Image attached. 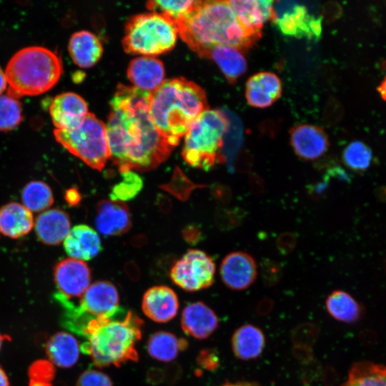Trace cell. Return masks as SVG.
I'll return each mask as SVG.
<instances>
[{"mask_svg":"<svg viewBox=\"0 0 386 386\" xmlns=\"http://www.w3.org/2000/svg\"><path fill=\"white\" fill-rule=\"evenodd\" d=\"M28 375L29 386H52L54 365L49 360H37L29 366Z\"/></svg>","mask_w":386,"mask_h":386,"instance_id":"obj_37","label":"cell"},{"mask_svg":"<svg viewBox=\"0 0 386 386\" xmlns=\"http://www.w3.org/2000/svg\"><path fill=\"white\" fill-rule=\"evenodd\" d=\"M215 195L222 202H227L231 198V192L228 187L219 186L216 188Z\"/></svg>","mask_w":386,"mask_h":386,"instance_id":"obj_47","label":"cell"},{"mask_svg":"<svg viewBox=\"0 0 386 386\" xmlns=\"http://www.w3.org/2000/svg\"><path fill=\"white\" fill-rule=\"evenodd\" d=\"M197 1H150L147 7L152 12L162 14L175 23L186 16L194 7Z\"/></svg>","mask_w":386,"mask_h":386,"instance_id":"obj_35","label":"cell"},{"mask_svg":"<svg viewBox=\"0 0 386 386\" xmlns=\"http://www.w3.org/2000/svg\"><path fill=\"white\" fill-rule=\"evenodd\" d=\"M377 91L381 97L386 101V76L377 87Z\"/></svg>","mask_w":386,"mask_h":386,"instance_id":"obj_54","label":"cell"},{"mask_svg":"<svg viewBox=\"0 0 386 386\" xmlns=\"http://www.w3.org/2000/svg\"><path fill=\"white\" fill-rule=\"evenodd\" d=\"M68 49L74 63L84 69L96 64L103 54V46L99 38L85 30L76 31L71 36Z\"/></svg>","mask_w":386,"mask_h":386,"instance_id":"obj_24","label":"cell"},{"mask_svg":"<svg viewBox=\"0 0 386 386\" xmlns=\"http://www.w3.org/2000/svg\"><path fill=\"white\" fill-rule=\"evenodd\" d=\"M94 222L104 236L121 235L131 227V214L124 202L103 199L97 204Z\"/></svg>","mask_w":386,"mask_h":386,"instance_id":"obj_16","label":"cell"},{"mask_svg":"<svg viewBox=\"0 0 386 386\" xmlns=\"http://www.w3.org/2000/svg\"><path fill=\"white\" fill-rule=\"evenodd\" d=\"M344 164L356 172H365L372 160L371 149L361 141L350 142L342 152Z\"/></svg>","mask_w":386,"mask_h":386,"instance_id":"obj_33","label":"cell"},{"mask_svg":"<svg viewBox=\"0 0 386 386\" xmlns=\"http://www.w3.org/2000/svg\"><path fill=\"white\" fill-rule=\"evenodd\" d=\"M290 144L296 155L305 161L319 159L329 148V140L325 131L307 124L297 125L291 129Z\"/></svg>","mask_w":386,"mask_h":386,"instance_id":"obj_15","label":"cell"},{"mask_svg":"<svg viewBox=\"0 0 386 386\" xmlns=\"http://www.w3.org/2000/svg\"><path fill=\"white\" fill-rule=\"evenodd\" d=\"M22 120V106L19 99L9 94L0 95V131L12 130Z\"/></svg>","mask_w":386,"mask_h":386,"instance_id":"obj_34","label":"cell"},{"mask_svg":"<svg viewBox=\"0 0 386 386\" xmlns=\"http://www.w3.org/2000/svg\"><path fill=\"white\" fill-rule=\"evenodd\" d=\"M200 230L194 227H189L184 232V237L189 242H197L200 239Z\"/></svg>","mask_w":386,"mask_h":386,"instance_id":"obj_48","label":"cell"},{"mask_svg":"<svg viewBox=\"0 0 386 386\" xmlns=\"http://www.w3.org/2000/svg\"><path fill=\"white\" fill-rule=\"evenodd\" d=\"M88 113L85 100L71 91L56 95L49 107V114L56 129L69 130L78 127Z\"/></svg>","mask_w":386,"mask_h":386,"instance_id":"obj_14","label":"cell"},{"mask_svg":"<svg viewBox=\"0 0 386 386\" xmlns=\"http://www.w3.org/2000/svg\"><path fill=\"white\" fill-rule=\"evenodd\" d=\"M76 386H112L110 377L98 370H89L79 377Z\"/></svg>","mask_w":386,"mask_h":386,"instance_id":"obj_39","label":"cell"},{"mask_svg":"<svg viewBox=\"0 0 386 386\" xmlns=\"http://www.w3.org/2000/svg\"><path fill=\"white\" fill-rule=\"evenodd\" d=\"M251 187L257 193L262 192L264 189L263 181L260 177H250Z\"/></svg>","mask_w":386,"mask_h":386,"instance_id":"obj_51","label":"cell"},{"mask_svg":"<svg viewBox=\"0 0 386 386\" xmlns=\"http://www.w3.org/2000/svg\"><path fill=\"white\" fill-rule=\"evenodd\" d=\"M24 206L31 212H42L54 203V196L49 186L41 181L27 183L21 192Z\"/></svg>","mask_w":386,"mask_h":386,"instance_id":"obj_32","label":"cell"},{"mask_svg":"<svg viewBox=\"0 0 386 386\" xmlns=\"http://www.w3.org/2000/svg\"><path fill=\"white\" fill-rule=\"evenodd\" d=\"M143 325L142 320L132 311L119 307L86 324L80 334L86 338L81 350L99 367L137 362L136 345L142 337Z\"/></svg>","mask_w":386,"mask_h":386,"instance_id":"obj_3","label":"cell"},{"mask_svg":"<svg viewBox=\"0 0 386 386\" xmlns=\"http://www.w3.org/2000/svg\"><path fill=\"white\" fill-rule=\"evenodd\" d=\"M80 346L77 340L70 333L59 332L47 341L46 353L49 360L62 368L74 366L79 360Z\"/></svg>","mask_w":386,"mask_h":386,"instance_id":"obj_27","label":"cell"},{"mask_svg":"<svg viewBox=\"0 0 386 386\" xmlns=\"http://www.w3.org/2000/svg\"><path fill=\"white\" fill-rule=\"evenodd\" d=\"M148 382L156 385L162 382L165 378L164 372L159 368L150 369L147 372Z\"/></svg>","mask_w":386,"mask_h":386,"instance_id":"obj_45","label":"cell"},{"mask_svg":"<svg viewBox=\"0 0 386 386\" xmlns=\"http://www.w3.org/2000/svg\"><path fill=\"white\" fill-rule=\"evenodd\" d=\"M273 302L270 299H264L259 302L257 311L261 315H264L269 312L272 308Z\"/></svg>","mask_w":386,"mask_h":386,"instance_id":"obj_49","label":"cell"},{"mask_svg":"<svg viewBox=\"0 0 386 386\" xmlns=\"http://www.w3.org/2000/svg\"><path fill=\"white\" fill-rule=\"evenodd\" d=\"M219 320L212 309L202 302L187 305L182 311L181 327L188 335L203 340L218 327Z\"/></svg>","mask_w":386,"mask_h":386,"instance_id":"obj_19","label":"cell"},{"mask_svg":"<svg viewBox=\"0 0 386 386\" xmlns=\"http://www.w3.org/2000/svg\"><path fill=\"white\" fill-rule=\"evenodd\" d=\"M142 308L144 315L157 322H167L173 319L179 309L178 297L167 286L150 287L144 294Z\"/></svg>","mask_w":386,"mask_h":386,"instance_id":"obj_17","label":"cell"},{"mask_svg":"<svg viewBox=\"0 0 386 386\" xmlns=\"http://www.w3.org/2000/svg\"><path fill=\"white\" fill-rule=\"evenodd\" d=\"M202 57L212 59L229 82H234L247 70V61L242 51L231 46H212Z\"/></svg>","mask_w":386,"mask_h":386,"instance_id":"obj_28","label":"cell"},{"mask_svg":"<svg viewBox=\"0 0 386 386\" xmlns=\"http://www.w3.org/2000/svg\"><path fill=\"white\" fill-rule=\"evenodd\" d=\"M282 82L274 73L262 71L249 78L246 84L245 96L249 105L266 108L274 103L281 96Z\"/></svg>","mask_w":386,"mask_h":386,"instance_id":"obj_20","label":"cell"},{"mask_svg":"<svg viewBox=\"0 0 386 386\" xmlns=\"http://www.w3.org/2000/svg\"><path fill=\"white\" fill-rule=\"evenodd\" d=\"M178 36L174 21L150 11L135 15L127 21L122 46L128 54L154 56L172 50Z\"/></svg>","mask_w":386,"mask_h":386,"instance_id":"obj_7","label":"cell"},{"mask_svg":"<svg viewBox=\"0 0 386 386\" xmlns=\"http://www.w3.org/2000/svg\"><path fill=\"white\" fill-rule=\"evenodd\" d=\"M69 215L59 209L41 212L35 221V232L40 242L56 245L65 239L70 231Z\"/></svg>","mask_w":386,"mask_h":386,"instance_id":"obj_23","label":"cell"},{"mask_svg":"<svg viewBox=\"0 0 386 386\" xmlns=\"http://www.w3.org/2000/svg\"><path fill=\"white\" fill-rule=\"evenodd\" d=\"M208 109L205 91L182 77L164 80L149 97L151 120L158 132L174 147L192 122Z\"/></svg>","mask_w":386,"mask_h":386,"instance_id":"obj_4","label":"cell"},{"mask_svg":"<svg viewBox=\"0 0 386 386\" xmlns=\"http://www.w3.org/2000/svg\"><path fill=\"white\" fill-rule=\"evenodd\" d=\"M262 274L264 279L269 283H275L280 278V268L272 262L267 261L262 265Z\"/></svg>","mask_w":386,"mask_h":386,"instance_id":"obj_43","label":"cell"},{"mask_svg":"<svg viewBox=\"0 0 386 386\" xmlns=\"http://www.w3.org/2000/svg\"><path fill=\"white\" fill-rule=\"evenodd\" d=\"M292 352L297 360L302 362H308L313 358L312 347L294 345Z\"/></svg>","mask_w":386,"mask_h":386,"instance_id":"obj_44","label":"cell"},{"mask_svg":"<svg viewBox=\"0 0 386 386\" xmlns=\"http://www.w3.org/2000/svg\"><path fill=\"white\" fill-rule=\"evenodd\" d=\"M54 279L59 292L58 297L66 300L81 297L91 281V270L81 260L66 258L54 268Z\"/></svg>","mask_w":386,"mask_h":386,"instance_id":"obj_12","label":"cell"},{"mask_svg":"<svg viewBox=\"0 0 386 386\" xmlns=\"http://www.w3.org/2000/svg\"><path fill=\"white\" fill-rule=\"evenodd\" d=\"M62 71V61L53 51L40 46L24 47L6 65L7 94L18 99L41 94L55 86Z\"/></svg>","mask_w":386,"mask_h":386,"instance_id":"obj_5","label":"cell"},{"mask_svg":"<svg viewBox=\"0 0 386 386\" xmlns=\"http://www.w3.org/2000/svg\"><path fill=\"white\" fill-rule=\"evenodd\" d=\"M34 217L23 204L9 202L0 208V232L10 238L26 235L33 228Z\"/></svg>","mask_w":386,"mask_h":386,"instance_id":"obj_26","label":"cell"},{"mask_svg":"<svg viewBox=\"0 0 386 386\" xmlns=\"http://www.w3.org/2000/svg\"><path fill=\"white\" fill-rule=\"evenodd\" d=\"M342 386H386V366L365 361L356 362Z\"/></svg>","mask_w":386,"mask_h":386,"instance_id":"obj_31","label":"cell"},{"mask_svg":"<svg viewBox=\"0 0 386 386\" xmlns=\"http://www.w3.org/2000/svg\"><path fill=\"white\" fill-rule=\"evenodd\" d=\"M297 237L291 232H284L277 239V247L284 254L292 252L297 244Z\"/></svg>","mask_w":386,"mask_h":386,"instance_id":"obj_42","label":"cell"},{"mask_svg":"<svg viewBox=\"0 0 386 386\" xmlns=\"http://www.w3.org/2000/svg\"><path fill=\"white\" fill-rule=\"evenodd\" d=\"M122 180L112 189L109 197L112 201H128L134 198L143 187L142 177L132 170L121 173Z\"/></svg>","mask_w":386,"mask_h":386,"instance_id":"obj_36","label":"cell"},{"mask_svg":"<svg viewBox=\"0 0 386 386\" xmlns=\"http://www.w3.org/2000/svg\"><path fill=\"white\" fill-rule=\"evenodd\" d=\"M229 121L225 114L217 109H207L191 124L184 135L182 155L190 166L205 171L226 159L222 154L224 137Z\"/></svg>","mask_w":386,"mask_h":386,"instance_id":"obj_6","label":"cell"},{"mask_svg":"<svg viewBox=\"0 0 386 386\" xmlns=\"http://www.w3.org/2000/svg\"><path fill=\"white\" fill-rule=\"evenodd\" d=\"M215 264L212 258L199 249L188 250L170 270L172 280L188 292L210 287L214 280Z\"/></svg>","mask_w":386,"mask_h":386,"instance_id":"obj_11","label":"cell"},{"mask_svg":"<svg viewBox=\"0 0 386 386\" xmlns=\"http://www.w3.org/2000/svg\"><path fill=\"white\" fill-rule=\"evenodd\" d=\"M0 386H9V381L4 370L0 367Z\"/></svg>","mask_w":386,"mask_h":386,"instance_id":"obj_55","label":"cell"},{"mask_svg":"<svg viewBox=\"0 0 386 386\" xmlns=\"http://www.w3.org/2000/svg\"><path fill=\"white\" fill-rule=\"evenodd\" d=\"M265 343L262 330L252 324H245L238 327L231 339L232 352L241 360L257 358L262 353Z\"/></svg>","mask_w":386,"mask_h":386,"instance_id":"obj_25","label":"cell"},{"mask_svg":"<svg viewBox=\"0 0 386 386\" xmlns=\"http://www.w3.org/2000/svg\"><path fill=\"white\" fill-rule=\"evenodd\" d=\"M244 217L239 209H224L219 211L217 222L223 229H232L238 226Z\"/></svg>","mask_w":386,"mask_h":386,"instance_id":"obj_40","label":"cell"},{"mask_svg":"<svg viewBox=\"0 0 386 386\" xmlns=\"http://www.w3.org/2000/svg\"><path fill=\"white\" fill-rule=\"evenodd\" d=\"M219 273L223 283L232 290H243L251 286L257 277V264L247 252H233L224 257Z\"/></svg>","mask_w":386,"mask_h":386,"instance_id":"obj_13","label":"cell"},{"mask_svg":"<svg viewBox=\"0 0 386 386\" xmlns=\"http://www.w3.org/2000/svg\"><path fill=\"white\" fill-rule=\"evenodd\" d=\"M187 347V342L178 338L174 334L166 331H158L152 334L147 343L149 355L162 362L174 360L179 352Z\"/></svg>","mask_w":386,"mask_h":386,"instance_id":"obj_29","label":"cell"},{"mask_svg":"<svg viewBox=\"0 0 386 386\" xmlns=\"http://www.w3.org/2000/svg\"><path fill=\"white\" fill-rule=\"evenodd\" d=\"M199 367L209 371H214L219 365V358L214 350L204 349L200 351L197 359Z\"/></svg>","mask_w":386,"mask_h":386,"instance_id":"obj_41","label":"cell"},{"mask_svg":"<svg viewBox=\"0 0 386 386\" xmlns=\"http://www.w3.org/2000/svg\"><path fill=\"white\" fill-rule=\"evenodd\" d=\"M176 24L182 40L200 56L217 45L245 50L261 36L239 23L227 1H197L193 9Z\"/></svg>","mask_w":386,"mask_h":386,"instance_id":"obj_2","label":"cell"},{"mask_svg":"<svg viewBox=\"0 0 386 386\" xmlns=\"http://www.w3.org/2000/svg\"><path fill=\"white\" fill-rule=\"evenodd\" d=\"M78 307L70 305L71 325L74 330L81 334L86 324L101 316L112 313L119 307V296L116 287L110 282L101 280L92 283L80 297Z\"/></svg>","mask_w":386,"mask_h":386,"instance_id":"obj_9","label":"cell"},{"mask_svg":"<svg viewBox=\"0 0 386 386\" xmlns=\"http://www.w3.org/2000/svg\"><path fill=\"white\" fill-rule=\"evenodd\" d=\"M239 23L249 31L261 36L264 24L272 19L273 1H227Z\"/></svg>","mask_w":386,"mask_h":386,"instance_id":"obj_22","label":"cell"},{"mask_svg":"<svg viewBox=\"0 0 386 386\" xmlns=\"http://www.w3.org/2000/svg\"><path fill=\"white\" fill-rule=\"evenodd\" d=\"M220 386H260L257 382L251 381H239V382H227L221 385Z\"/></svg>","mask_w":386,"mask_h":386,"instance_id":"obj_52","label":"cell"},{"mask_svg":"<svg viewBox=\"0 0 386 386\" xmlns=\"http://www.w3.org/2000/svg\"><path fill=\"white\" fill-rule=\"evenodd\" d=\"M272 19L280 32L287 36L318 41L322 31V19L307 7L294 1L273 2Z\"/></svg>","mask_w":386,"mask_h":386,"instance_id":"obj_10","label":"cell"},{"mask_svg":"<svg viewBox=\"0 0 386 386\" xmlns=\"http://www.w3.org/2000/svg\"><path fill=\"white\" fill-rule=\"evenodd\" d=\"M318 335L319 328L317 325L312 323H304L292 330L291 338L294 345L312 348Z\"/></svg>","mask_w":386,"mask_h":386,"instance_id":"obj_38","label":"cell"},{"mask_svg":"<svg viewBox=\"0 0 386 386\" xmlns=\"http://www.w3.org/2000/svg\"><path fill=\"white\" fill-rule=\"evenodd\" d=\"M360 339L362 342L366 345H369L375 342L377 337L374 332L371 330H365L361 333Z\"/></svg>","mask_w":386,"mask_h":386,"instance_id":"obj_50","label":"cell"},{"mask_svg":"<svg viewBox=\"0 0 386 386\" xmlns=\"http://www.w3.org/2000/svg\"><path fill=\"white\" fill-rule=\"evenodd\" d=\"M327 311L335 320L352 323L361 317L362 308L349 293L335 290L330 293L325 302Z\"/></svg>","mask_w":386,"mask_h":386,"instance_id":"obj_30","label":"cell"},{"mask_svg":"<svg viewBox=\"0 0 386 386\" xmlns=\"http://www.w3.org/2000/svg\"><path fill=\"white\" fill-rule=\"evenodd\" d=\"M6 335H2L1 332H0V350H1V346H2V344L4 342V341L6 339Z\"/></svg>","mask_w":386,"mask_h":386,"instance_id":"obj_56","label":"cell"},{"mask_svg":"<svg viewBox=\"0 0 386 386\" xmlns=\"http://www.w3.org/2000/svg\"><path fill=\"white\" fill-rule=\"evenodd\" d=\"M64 247L71 258L81 261L94 258L102 250L98 233L86 224H79L70 229L64 240Z\"/></svg>","mask_w":386,"mask_h":386,"instance_id":"obj_21","label":"cell"},{"mask_svg":"<svg viewBox=\"0 0 386 386\" xmlns=\"http://www.w3.org/2000/svg\"><path fill=\"white\" fill-rule=\"evenodd\" d=\"M54 135L68 152L94 169L101 171L109 158L106 124L92 113L74 129H55Z\"/></svg>","mask_w":386,"mask_h":386,"instance_id":"obj_8","label":"cell"},{"mask_svg":"<svg viewBox=\"0 0 386 386\" xmlns=\"http://www.w3.org/2000/svg\"><path fill=\"white\" fill-rule=\"evenodd\" d=\"M64 198L66 202L71 206L78 204L81 200L80 194L76 188L68 189L65 192Z\"/></svg>","mask_w":386,"mask_h":386,"instance_id":"obj_46","label":"cell"},{"mask_svg":"<svg viewBox=\"0 0 386 386\" xmlns=\"http://www.w3.org/2000/svg\"><path fill=\"white\" fill-rule=\"evenodd\" d=\"M7 87L8 84L5 72L0 66V95L2 94Z\"/></svg>","mask_w":386,"mask_h":386,"instance_id":"obj_53","label":"cell"},{"mask_svg":"<svg viewBox=\"0 0 386 386\" xmlns=\"http://www.w3.org/2000/svg\"><path fill=\"white\" fill-rule=\"evenodd\" d=\"M149 92L119 84L106 124L109 158L121 173L159 166L174 147L158 132L149 114Z\"/></svg>","mask_w":386,"mask_h":386,"instance_id":"obj_1","label":"cell"},{"mask_svg":"<svg viewBox=\"0 0 386 386\" xmlns=\"http://www.w3.org/2000/svg\"><path fill=\"white\" fill-rule=\"evenodd\" d=\"M127 74L134 87L151 93L164 81L165 69L159 59L140 56L130 61Z\"/></svg>","mask_w":386,"mask_h":386,"instance_id":"obj_18","label":"cell"}]
</instances>
